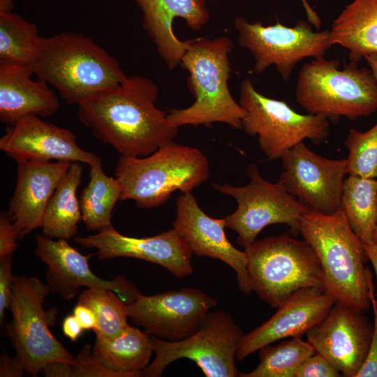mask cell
I'll return each mask as SVG.
<instances>
[{"label":"cell","instance_id":"ac0fdd59","mask_svg":"<svg viewBox=\"0 0 377 377\" xmlns=\"http://www.w3.org/2000/svg\"><path fill=\"white\" fill-rule=\"evenodd\" d=\"M172 226L193 253L226 263L235 271L239 290L246 294L253 291L246 253L235 248L227 239L225 218L210 217L200 207L192 193H186L177 199Z\"/></svg>","mask_w":377,"mask_h":377},{"label":"cell","instance_id":"5bb4252c","mask_svg":"<svg viewBox=\"0 0 377 377\" xmlns=\"http://www.w3.org/2000/svg\"><path fill=\"white\" fill-rule=\"evenodd\" d=\"M281 161L283 171L279 181L308 209L331 214L340 207L346 158L323 157L302 142L285 154Z\"/></svg>","mask_w":377,"mask_h":377},{"label":"cell","instance_id":"74e56055","mask_svg":"<svg viewBox=\"0 0 377 377\" xmlns=\"http://www.w3.org/2000/svg\"><path fill=\"white\" fill-rule=\"evenodd\" d=\"M24 373H26V368L17 357H12L6 354L1 355V377H22Z\"/></svg>","mask_w":377,"mask_h":377},{"label":"cell","instance_id":"ee69618b","mask_svg":"<svg viewBox=\"0 0 377 377\" xmlns=\"http://www.w3.org/2000/svg\"><path fill=\"white\" fill-rule=\"evenodd\" d=\"M14 0H0V13L12 12Z\"/></svg>","mask_w":377,"mask_h":377},{"label":"cell","instance_id":"9a60e30c","mask_svg":"<svg viewBox=\"0 0 377 377\" xmlns=\"http://www.w3.org/2000/svg\"><path fill=\"white\" fill-rule=\"evenodd\" d=\"M364 312L335 302L306 333L315 351L341 376L356 377L367 356L374 328Z\"/></svg>","mask_w":377,"mask_h":377},{"label":"cell","instance_id":"4316f807","mask_svg":"<svg viewBox=\"0 0 377 377\" xmlns=\"http://www.w3.org/2000/svg\"><path fill=\"white\" fill-rule=\"evenodd\" d=\"M341 205L350 228L363 244H374L377 226V180L348 176L343 182Z\"/></svg>","mask_w":377,"mask_h":377},{"label":"cell","instance_id":"ba28073f","mask_svg":"<svg viewBox=\"0 0 377 377\" xmlns=\"http://www.w3.org/2000/svg\"><path fill=\"white\" fill-rule=\"evenodd\" d=\"M50 293L48 286L37 278L13 277L10 306L12 320L6 331L16 357L26 368V374L33 377L38 376L47 364L73 363L75 360L48 327L54 323L56 315V311L43 309V302Z\"/></svg>","mask_w":377,"mask_h":377},{"label":"cell","instance_id":"8d00e7d4","mask_svg":"<svg viewBox=\"0 0 377 377\" xmlns=\"http://www.w3.org/2000/svg\"><path fill=\"white\" fill-rule=\"evenodd\" d=\"M19 238L13 221L8 212L0 214V259L13 253L17 248V239Z\"/></svg>","mask_w":377,"mask_h":377},{"label":"cell","instance_id":"277c9868","mask_svg":"<svg viewBox=\"0 0 377 377\" xmlns=\"http://www.w3.org/2000/svg\"><path fill=\"white\" fill-rule=\"evenodd\" d=\"M186 41L180 65L188 73V87L195 101L186 108L170 110L169 121L177 128L184 125L209 126L220 122L242 128L246 111L235 101L228 86L232 40L227 36H219Z\"/></svg>","mask_w":377,"mask_h":377},{"label":"cell","instance_id":"f6af8a7d","mask_svg":"<svg viewBox=\"0 0 377 377\" xmlns=\"http://www.w3.org/2000/svg\"><path fill=\"white\" fill-rule=\"evenodd\" d=\"M374 244L377 245V226H376V232H375Z\"/></svg>","mask_w":377,"mask_h":377},{"label":"cell","instance_id":"d6a6232c","mask_svg":"<svg viewBox=\"0 0 377 377\" xmlns=\"http://www.w3.org/2000/svg\"><path fill=\"white\" fill-rule=\"evenodd\" d=\"M70 377H126L104 366L94 355L90 344L84 345L73 363Z\"/></svg>","mask_w":377,"mask_h":377},{"label":"cell","instance_id":"484cf974","mask_svg":"<svg viewBox=\"0 0 377 377\" xmlns=\"http://www.w3.org/2000/svg\"><path fill=\"white\" fill-rule=\"evenodd\" d=\"M82 173L83 168L80 162L71 163L46 207L41 227L44 236L68 240L77 234L82 213L76 191Z\"/></svg>","mask_w":377,"mask_h":377},{"label":"cell","instance_id":"d6986e66","mask_svg":"<svg viewBox=\"0 0 377 377\" xmlns=\"http://www.w3.org/2000/svg\"><path fill=\"white\" fill-rule=\"evenodd\" d=\"M41 118L29 114L9 125L0 138V149L16 162L55 160L91 166L101 161L95 154L78 145L71 131Z\"/></svg>","mask_w":377,"mask_h":377},{"label":"cell","instance_id":"4dcf8cb0","mask_svg":"<svg viewBox=\"0 0 377 377\" xmlns=\"http://www.w3.org/2000/svg\"><path fill=\"white\" fill-rule=\"evenodd\" d=\"M77 304L90 308L96 324L93 329L98 337L114 339L127 328V304L117 293L108 289L87 288Z\"/></svg>","mask_w":377,"mask_h":377},{"label":"cell","instance_id":"b9f144b4","mask_svg":"<svg viewBox=\"0 0 377 377\" xmlns=\"http://www.w3.org/2000/svg\"><path fill=\"white\" fill-rule=\"evenodd\" d=\"M364 59L367 61L370 67V70L377 82V53H371L364 56Z\"/></svg>","mask_w":377,"mask_h":377},{"label":"cell","instance_id":"5b68a950","mask_svg":"<svg viewBox=\"0 0 377 377\" xmlns=\"http://www.w3.org/2000/svg\"><path fill=\"white\" fill-rule=\"evenodd\" d=\"M209 175L208 160L200 150L173 141L147 156H121L115 168L120 200H132L142 209L161 206L175 191L191 193Z\"/></svg>","mask_w":377,"mask_h":377},{"label":"cell","instance_id":"f1b7e54d","mask_svg":"<svg viewBox=\"0 0 377 377\" xmlns=\"http://www.w3.org/2000/svg\"><path fill=\"white\" fill-rule=\"evenodd\" d=\"M40 38L36 24L12 12L0 13V64L31 66Z\"/></svg>","mask_w":377,"mask_h":377},{"label":"cell","instance_id":"8fae6325","mask_svg":"<svg viewBox=\"0 0 377 377\" xmlns=\"http://www.w3.org/2000/svg\"><path fill=\"white\" fill-rule=\"evenodd\" d=\"M249 182L244 186L212 183L216 191L229 195L237 203V209L225 217L226 227L235 231L237 243L246 247L266 226L286 224L294 235L299 233L300 221L309 209L290 195L280 181L263 179L257 165L247 167Z\"/></svg>","mask_w":377,"mask_h":377},{"label":"cell","instance_id":"e575fe53","mask_svg":"<svg viewBox=\"0 0 377 377\" xmlns=\"http://www.w3.org/2000/svg\"><path fill=\"white\" fill-rule=\"evenodd\" d=\"M340 372L322 355L307 357L295 371L293 377H339Z\"/></svg>","mask_w":377,"mask_h":377},{"label":"cell","instance_id":"cb8c5ba5","mask_svg":"<svg viewBox=\"0 0 377 377\" xmlns=\"http://www.w3.org/2000/svg\"><path fill=\"white\" fill-rule=\"evenodd\" d=\"M330 43L349 51L350 61L377 53V0H353L334 20Z\"/></svg>","mask_w":377,"mask_h":377},{"label":"cell","instance_id":"7402d4cb","mask_svg":"<svg viewBox=\"0 0 377 377\" xmlns=\"http://www.w3.org/2000/svg\"><path fill=\"white\" fill-rule=\"evenodd\" d=\"M142 16V27L170 70L180 65L187 41L174 33L173 21L183 19L195 31L202 29L210 19L205 0H134Z\"/></svg>","mask_w":377,"mask_h":377},{"label":"cell","instance_id":"44dd1931","mask_svg":"<svg viewBox=\"0 0 377 377\" xmlns=\"http://www.w3.org/2000/svg\"><path fill=\"white\" fill-rule=\"evenodd\" d=\"M72 162H17V181L8 212L19 238L41 228L47 204Z\"/></svg>","mask_w":377,"mask_h":377},{"label":"cell","instance_id":"603a6c76","mask_svg":"<svg viewBox=\"0 0 377 377\" xmlns=\"http://www.w3.org/2000/svg\"><path fill=\"white\" fill-rule=\"evenodd\" d=\"M31 66L0 64V119L11 125L29 114L47 117L59 109V98L45 81L32 79Z\"/></svg>","mask_w":377,"mask_h":377},{"label":"cell","instance_id":"7bdbcfd3","mask_svg":"<svg viewBox=\"0 0 377 377\" xmlns=\"http://www.w3.org/2000/svg\"><path fill=\"white\" fill-rule=\"evenodd\" d=\"M302 3L306 10V13L309 21L313 24L315 26H318L320 24V19L318 18L317 14L311 8L306 0H302Z\"/></svg>","mask_w":377,"mask_h":377},{"label":"cell","instance_id":"d4e9b609","mask_svg":"<svg viewBox=\"0 0 377 377\" xmlns=\"http://www.w3.org/2000/svg\"><path fill=\"white\" fill-rule=\"evenodd\" d=\"M92 351L110 369L126 377H140L149 364L154 348L149 334L128 325L114 339L96 336Z\"/></svg>","mask_w":377,"mask_h":377},{"label":"cell","instance_id":"9c48e42d","mask_svg":"<svg viewBox=\"0 0 377 377\" xmlns=\"http://www.w3.org/2000/svg\"><path fill=\"white\" fill-rule=\"evenodd\" d=\"M243 333L230 313L209 311L198 330L177 341L151 336L154 361L142 371V376H160L174 361L193 360L207 377H235L236 353Z\"/></svg>","mask_w":377,"mask_h":377},{"label":"cell","instance_id":"30bf717a","mask_svg":"<svg viewBox=\"0 0 377 377\" xmlns=\"http://www.w3.org/2000/svg\"><path fill=\"white\" fill-rule=\"evenodd\" d=\"M239 103L246 111L242 129L258 135L260 147L269 160L281 158L305 139L322 141L329 135L327 117L297 113L286 102L259 93L250 79L241 84Z\"/></svg>","mask_w":377,"mask_h":377},{"label":"cell","instance_id":"836d02e7","mask_svg":"<svg viewBox=\"0 0 377 377\" xmlns=\"http://www.w3.org/2000/svg\"><path fill=\"white\" fill-rule=\"evenodd\" d=\"M367 276L369 289L371 306L374 311V324L369 350L362 366L356 377H377V306L374 295L373 274L369 269H367Z\"/></svg>","mask_w":377,"mask_h":377},{"label":"cell","instance_id":"3957f363","mask_svg":"<svg viewBox=\"0 0 377 377\" xmlns=\"http://www.w3.org/2000/svg\"><path fill=\"white\" fill-rule=\"evenodd\" d=\"M299 233L316 253L325 290L343 305L367 311L371 306L364 244L350 228L341 207L333 214L308 209Z\"/></svg>","mask_w":377,"mask_h":377},{"label":"cell","instance_id":"ab89813d","mask_svg":"<svg viewBox=\"0 0 377 377\" xmlns=\"http://www.w3.org/2000/svg\"><path fill=\"white\" fill-rule=\"evenodd\" d=\"M64 334L72 341H75L81 335L83 328L74 315L67 316L62 325Z\"/></svg>","mask_w":377,"mask_h":377},{"label":"cell","instance_id":"7a4b0ae2","mask_svg":"<svg viewBox=\"0 0 377 377\" xmlns=\"http://www.w3.org/2000/svg\"><path fill=\"white\" fill-rule=\"evenodd\" d=\"M31 66L62 99L77 105L127 77L118 60L92 38L70 31L41 37Z\"/></svg>","mask_w":377,"mask_h":377},{"label":"cell","instance_id":"e0dca14e","mask_svg":"<svg viewBox=\"0 0 377 377\" xmlns=\"http://www.w3.org/2000/svg\"><path fill=\"white\" fill-rule=\"evenodd\" d=\"M74 242L87 249L97 250L98 258L129 257L145 260L167 269L177 278L193 273L192 251L174 229L157 235L136 238L119 233L112 226L97 234L75 237Z\"/></svg>","mask_w":377,"mask_h":377},{"label":"cell","instance_id":"f546056e","mask_svg":"<svg viewBox=\"0 0 377 377\" xmlns=\"http://www.w3.org/2000/svg\"><path fill=\"white\" fill-rule=\"evenodd\" d=\"M259 364L251 371L239 373L240 377H293L297 367L315 349L301 337H294L276 346L270 344L259 350Z\"/></svg>","mask_w":377,"mask_h":377},{"label":"cell","instance_id":"2e32d148","mask_svg":"<svg viewBox=\"0 0 377 377\" xmlns=\"http://www.w3.org/2000/svg\"><path fill=\"white\" fill-rule=\"evenodd\" d=\"M35 254L48 267L45 279L50 292L59 294L65 300L74 298L82 287L112 290L126 303L141 294L122 276L112 280L96 276L89 266L88 256L72 247L67 239L54 240L36 235Z\"/></svg>","mask_w":377,"mask_h":377},{"label":"cell","instance_id":"f35d334b","mask_svg":"<svg viewBox=\"0 0 377 377\" xmlns=\"http://www.w3.org/2000/svg\"><path fill=\"white\" fill-rule=\"evenodd\" d=\"M73 315L83 330H91L95 327L96 320L94 312L90 308L77 304L74 308Z\"/></svg>","mask_w":377,"mask_h":377},{"label":"cell","instance_id":"52a82bcc","mask_svg":"<svg viewBox=\"0 0 377 377\" xmlns=\"http://www.w3.org/2000/svg\"><path fill=\"white\" fill-rule=\"evenodd\" d=\"M244 251L253 291L272 307L304 288L325 290L319 260L305 240L282 234L255 240Z\"/></svg>","mask_w":377,"mask_h":377},{"label":"cell","instance_id":"1f68e13d","mask_svg":"<svg viewBox=\"0 0 377 377\" xmlns=\"http://www.w3.org/2000/svg\"><path fill=\"white\" fill-rule=\"evenodd\" d=\"M345 145L348 149L347 174L377 178V123L365 132L350 128Z\"/></svg>","mask_w":377,"mask_h":377},{"label":"cell","instance_id":"60d3db41","mask_svg":"<svg viewBox=\"0 0 377 377\" xmlns=\"http://www.w3.org/2000/svg\"><path fill=\"white\" fill-rule=\"evenodd\" d=\"M364 247L367 253V255L368 256L369 261L371 262L374 267L375 275L376 277V282H377V245L374 244H364ZM376 303L377 306V293H376Z\"/></svg>","mask_w":377,"mask_h":377},{"label":"cell","instance_id":"ffe728a7","mask_svg":"<svg viewBox=\"0 0 377 377\" xmlns=\"http://www.w3.org/2000/svg\"><path fill=\"white\" fill-rule=\"evenodd\" d=\"M335 302L334 297L324 289L308 288L297 291L268 320L242 336L236 359L242 360L277 340L302 337L325 318Z\"/></svg>","mask_w":377,"mask_h":377},{"label":"cell","instance_id":"7c38bea8","mask_svg":"<svg viewBox=\"0 0 377 377\" xmlns=\"http://www.w3.org/2000/svg\"><path fill=\"white\" fill-rule=\"evenodd\" d=\"M234 26L239 45L247 49L255 60L253 71L262 73L274 65L282 79L287 81L295 66L306 57L320 58L330 48V31H313L306 21L293 27L280 22L265 26L237 17Z\"/></svg>","mask_w":377,"mask_h":377},{"label":"cell","instance_id":"4fadbf2b","mask_svg":"<svg viewBox=\"0 0 377 377\" xmlns=\"http://www.w3.org/2000/svg\"><path fill=\"white\" fill-rule=\"evenodd\" d=\"M126 304L128 317L146 333L177 341L196 332L217 302L200 289L185 288L151 296L140 294Z\"/></svg>","mask_w":377,"mask_h":377},{"label":"cell","instance_id":"8992f818","mask_svg":"<svg viewBox=\"0 0 377 377\" xmlns=\"http://www.w3.org/2000/svg\"><path fill=\"white\" fill-rule=\"evenodd\" d=\"M350 61L316 58L301 68L295 89L298 104L309 114L350 120L377 110V82L371 70Z\"/></svg>","mask_w":377,"mask_h":377},{"label":"cell","instance_id":"83f0119b","mask_svg":"<svg viewBox=\"0 0 377 377\" xmlns=\"http://www.w3.org/2000/svg\"><path fill=\"white\" fill-rule=\"evenodd\" d=\"M89 177L79 200L82 220L88 230L100 231L112 226V210L120 200L121 187L117 177L104 172L101 160L90 166Z\"/></svg>","mask_w":377,"mask_h":377},{"label":"cell","instance_id":"d590c367","mask_svg":"<svg viewBox=\"0 0 377 377\" xmlns=\"http://www.w3.org/2000/svg\"><path fill=\"white\" fill-rule=\"evenodd\" d=\"M13 256L0 259V321L4 320L5 310L10 309L13 295Z\"/></svg>","mask_w":377,"mask_h":377},{"label":"cell","instance_id":"6da1fadb","mask_svg":"<svg viewBox=\"0 0 377 377\" xmlns=\"http://www.w3.org/2000/svg\"><path fill=\"white\" fill-rule=\"evenodd\" d=\"M158 87L143 75L127 76L78 105L80 121L123 156H147L173 141L179 128L156 106Z\"/></svg>","mask_w":377,"mask_h":377}]
</instances>
